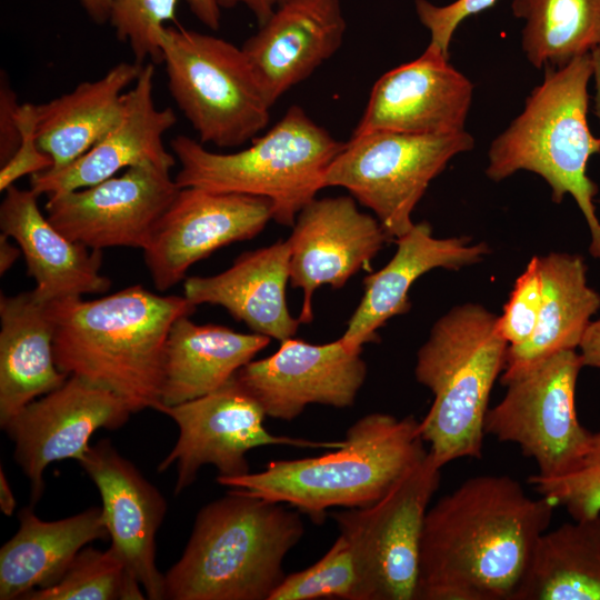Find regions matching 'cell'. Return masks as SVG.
<instances>
[{
	"mask_svg": "<svg viewBox=\"0 0 600 600\" xmlns=\"http://www.w3.org/2000/svg\"><path fill=\"white\" fill-rule=\"evenodd\" d=\"M361 352L341 339L313 344L289 338L273 354L244 364L236 378L267 417L291 421L313 403L351 407L367 376Z\"/></svg>",
	"mask_w": 600,
	"mask_h": 600,
	"instance_id": "cell-16",
	"label": "cell"
},
{
	"mask_svg": "<svg viewBox=\"0 0 600 600\" xmlns=\"http://www.w3.org/2000/svg\"><path fill=\"white\" fill-rule=\"evenodd\" d=\"M179 428L178 440L160 462L158 472L177 466L174 493L179 494L197 478L199 469L212 464L220 478L250 472L247 453L264 446L334 449L342 441H312L270 433L264 427L267 414L260 403L239 382L236 374L220 388L202 397L162 406Z\"/></svg>",
	"mask_w": 600,
	"mask_h": 600,
	"instance_id": "cell-12",
	"label": "cell"
},
{
	"mask_svg": "<svg viewBox=\"0 0 600 600\" xmlns=\"http://www.w3.org/2000/svg\"><path fill=\"white\" fill-rule=\"evenodd\" d=\"M363 600L362 568L354 547L339 534L312 566L288 574L269 600Z\"/></svg>",
	"mask_w": 600,
	"mask_h": 600,
	"instance_id": "cell-33",
	"label": "cell"
},
{
	"mask_svg": "<svg viewBox=\"0 0 600 600\" xmlns=\"http://www.w3.org/2000/svg\"><path fill=\"white\" fill-rule=\"evenodd\" d=\"M191 12L211 30H218L221 22L219 0H187Z\"/></svg>",
	"mask_w": 600,
	"mask_h": 600,
	"instance_id": "cell-41",
	"label": "cell"
},
{
	"mask_svg": "<svg viewBox=\"0 0 600 600\" xmlns=\"http://www.w3.org/2000/svg\"><path fill=\"white\" fill-rule=\"evenodd\" d=\"M379 220L349 196L313 199L297 216L288 238L290 283L303 291L301 323L313 319L312 296L322 284L342 288L389 240Z\"/></svg>",
	"mask_w": 600,
	"mask_h": 600,
	"instance_id": "cell-17",
	"label": "cell"
},
{
	"mask_svg": "<svg viewBox=\"0 0 600 600\" xmlns=\"http://www.w3.org/2000/svg\"><path fill=\"white\" fill-rule=\"evenodd\" d=\"M420 421L374 412L358 419L343 444L321 456L270 461L264 470L218 483L289 504L321 523L333 507L364 508L380 500L427 454Z\"/></svg>",
	"mask_w": 600,
	"mask_h": 600,
	"instance_id": "cell-4",
	"label": "cell"
},
{
	"mask_svg": "<svg viewBox=\"0 0 600 600\" xmlns=\"http://www.w3.org/2000/svg\"><path fill=\"white\" fill-rule=\"evenodd\" d=\"M396 243L391 260L363 279V297L340 338L350 349L362 350L364 343L378 341V329L410 310L409 291L421 276L437 268L473 266L490 253L486 242L470 237H434L427 221L414 223Z\"/></svg>",
	"mask_w": 600,
	"mask_h": 600,
	"instance_id": "cell-22",
	"label": "cell"
},
{
	"mask_svg": "<svg viewBox=\"0 0 600 600\" xmlns=\"http://www.w3.org/2000/svg\"><path fill=\"white\" fill-rule=\"evenodd\" d=\"M528 482L538 494L564 508L573 520L600 514V431L591 434L583 458L571 472L553 479L533 474Z\"/></svg>",
	"mask_w": 600,
	"mask_h": 600,
	"instance_id": "cell-35",
	"label": "cell"
},
{
	"mask_svg": "<svg viewBox=\"0 0 600 600\" xmlns=\"http://www.w3.org/2000/svg\"><path fill=\"white\" fill-rule=\"evenodd\" d=\"M18 518V531L0 549L1 600L22 599L56 584L84 546L109 538L102 507L56 521H44L26 507Z\"/></svg>",
	"mask_w": 600,
	"mask_h": 600,
	"instance_id": "cell-27",
	"label": "cell"
},
{
	"mask_svg": "<svg viewBox=\"0 0 600 600\" xmlns=\"http://www.w3.org/2000/svg\"><path fill=\"white\" fill-rule=\"evenodd\" d=\"M578 348L583 367L600 369V319L588 324Z\"/></svg>",
	"mask_w": 600,
	"mask_h": 600,
	"instance_id": "cell-40",
	"label": "cell"
},
{
	"mask_svg": "<svg viewBox=\"0 0 600 600\" xmlns=\"http://www.w3.org/2000/svg\"><path fill=\"white\" fill-rule=\"evenodd\" d=\"M516 600H600V514L540 537Z\"/></svg>",
	"mask_w": 600,
	"mask_h": 600,
	"instance_id": "cell-30",
	"label": "cell"
},
{
	"mask_svg": "<svg viewBox=\"0 0 600 600\" xmlns=\"http://www.w3.org/2000/svg\"><path fill=\"white\" fill-rule=\"evenodd\" d=\"M161 48L170 94L202 144L239 147L267 127L271 106L242 48L182 27H167Z\"/></svg>",
	"mask_w": 600,
	"mask_h": 600,
	"instance_id": "cell-8",
	"label": "cell"
},
{
	"mask_svg": "<svg viewBox=\"0 0 600 600\" xmlns=\"http://www.w3.org/2000/svg\"><path fill=\"white\" fill-rule=\"evenodd\" d=\"M124 559L107 550L83 548L53 586L34 589L23 600H143L146 594Z\"/></svg>",
	"mask_w": 600,
	"mask_h": 600,
	"instance_id": "cell-32",
	"label": "cell"
},
{
	"mask_svg": "<svg viewBox=\"0 0 600 600\" xmlns=\"http://www.w3.org/2000/svg\"><path fill=\"white\" fill-rule=\"evenodd\" d=\"M21 249L9 241V237L0 236V274L3 276L20 256Z\"/></svg>",
	"mask_w": 600,
	"mask_h": 600,
	"instance_id": "cell-44",
	"label": "cell"
},
{
	"mask_svg": "<svg viewBox=\"0 0 600 600\" xmlns=\"http://www.w3.org/2000/svg\"><path fill=\"white\" fill-rule=\"evenodd\" d=\"M180 163L179 188L263 197L272 220L292 227L298 213L324 187L331 162L344 142L333 138L299 106H291L263 136L234 153H217L183 134L170 141Z\"/></svg>",
	"mask_w": 600,
	"mask_h": 600,
	"instance_id": "cell-7",
	"label": "cell"
},
{
	"mask_svg": "<svg viewBox=\"0 0 600 600\" xmlns=\"http://www.w3.org/2000/svg\"><path fill=\"white\" fill-rule=\"evenodd\" d=\"M498 0H456L437 6L428 0H414V9L421 24L429 31L427 50L449 58L452 37L459 24L468 17L491 8Z\"/></svg>",
	"mask_w": 600,
	"mask_h": 600,
	"instance_id": "cell-37",
	"label": "cell"
},
{
	"mask_svg": "<svg viewBox=\"0 0 600 600\" xmlns=\"http://www.w3.org/2000/svg\"><path fill=\"white\" fill-rule=\"evenodd\" d=\"M272 219L263 197L180 188L143 249L154 287L167 291L216 250L259 234Z\"/></svg>",
	"mask_w": 600,
	"mask_h": 600,
	"instance_id": "cell-15",
	"label": "cell"
},
{
	"mask_svg": "<svg viewBox=\"0 0 600 600\" xmlns=\"http://www.w3.org/2000/svg\"><path fill=\"white\" fill-rule=\"evenodd\" d=\"M80 2L96 23L109 21L112 0H80Z\"/></svg>",
	"mask_w": 600,
	"mask_h": 600,
	"instance_id": "cell-43",
	"label": "cell"
},
{
	"mask_svg": "<svg viewBox=\"0 0 600 600\" xmlns=\"http://www.w3.org/2000/svg\"><path fill=\"white\" fill-rule=\"evenodd\" d=\"M143 64L120 62L100 79L79 83L72 91L37 104V139L61 169L87 152L118 121L123 93Z\"/></svg>",
	"mask_w": 600,
	"mask_h": 600,
	"instance_id": "cell-29",
	"label": "cell"
},
{
	"mask_svg": "<svg viewBox=\"0 0 600 600\" xmlns=\"http://www.w3.org/2000/svg\"><path fill=\"white\" fill-rule=\"evenodd\" d=\"M0 426L69 376L56 364L54 322L31 291L0 296Z\"/></svg>",
	"mask_w": 600,
	"mask_h": 600,
	"instance_id": "cell-25",
	"label": "cell"
},
{
	"mask_svg": "<svg viewBox=\"0 0 600 600\" xmlns=\"http://www.w3.org/2000/svg\"><path fill=\"white\" fill-rule=\"evenodd\" d=\"M554 508L509 476L467 479L427 511L416 600H516Z\"/></svg>",
	"mask_w": 600,
	"mask_h": 600,
	"instance_id": "cell-1",
	"label": "cell"
},
{
	"mask_svg": "<svg viewBox=\"0 0 600 600\" xmlns=\"http://www.w3.org/2000/svg\"><path fill=\"white\" fill-rule=\"evenodd\" d=\"M472 97V82L449 58L426 49L376 81L351 137L372 131L457 133L464 130Z\"/></svg>",
	"mask_w": 600,
	"mask_h": 600,
	"instance_id": "cell-18",
	"label": "cell"
},
{
	"mask_svg": "<svg viewBox=\"0 0 600 600\" xmlns=\"http://www.w3.org/2000/svg\"><path fill=\"white\" fill-rule=\"evenodd\" d=\"M17 94L8 77L1 71L0 77V163L4 164L17 151L20 143L17 112Z\"/></svg>",
	"mask_w": 600,
	"mask_h": 600,
	"instance_id": "cell-39",
	"label": "cell"
},
{
	"mask_svg": "<svg viewBox=\"0 0 600 600\" xmlns=\"http://www.w3.org/2000/svg\"><path fill=\"white\" fill-rule=\"evenodd\" d=\"M524 21L521 48L537 69L567 64L600 47V0H512Z\"/></svg>",
	"mask_w": 600,
	"mask_h": 600,
	"instance_id": "cell-31",
	"label": "cell"
},
{
	"mask_svg": "<svg viewBox=\"0 0 600 600\" xmlns=\"http://www.w3.org/2000/svg\"><path fill=\"white\" fill-rule=\"evenodd\" d=\"M497 319L479 303L457 306L434 322L418 350L416 379L433 396L420 432L441 468L482 456L490 394L509 347Z\"/></svg>",
	"mask_w": 600,
	"mask_h": 600,
	"instance_id": "cell-6",
	"label": "cell"
},
{
	"mask_svg": "<svg viewBox=\"0 0 600 600\" xmlns=\"http://www.w3.org/2000/svg\"><path fill=\"white\" fill-rule=\"evenodd\" d=\"M542 302L536 329L522 344L508 347L501 383L528 372L551 356L576 350L600 309V293L588 284L580 254L550 252L539 257Z\"/></svg>",
	"mask_w": 600,
	"mask_h": 600,
	"instance_id": "cell-26",
	"label": "cell"
},
{
	"mask_svg": "<svg viewBox=\"0 0 600 600\" xmlns=\"http://www.w3.org/2000/svg\"><path fill=\"white\" fill-rule=\"evenodd\" d=\"M48 308L61 372L114 392L132 413L159 410L170 329L196 304L136 284L93 300H56Z\"/></svg>",
	"mask_w": 600,
	"mask_h": 600,
	"instance_id": "cell-2",
	"label": "cell"
},
{
	"mask_svg": "<svg viewBox=\"0 0 600 600\" xmlns=\"http://www.w3.org/2000/svg\"><path fill=\"white\" fill-rule=\"evenodd\" d=\"M153 78L154 63L143 64L132 88L123 93L121 114L116 124L70 164L30 176V189L47 197L78 190L144 162L170 170L177 159L164 148L162 139L176 124L177 116L170 107L159 109L156 106Z\"/></svg>",
	"mask_w": 600,
	"mask_h": 600,
	"instance_id": "cell-20",
	"label": "cell"
},
{
	"mask_svg": "<svg viewBox=\"0 0 600 600\" xmlns=\"http://www.w3.org/2000/svg\"><path fill=\"white\" fill-rule=\"evenodd\" d=\"M38 194L14 184L0 206L1 233L18 243L28 274L36 281L34 296L44 303L103 293L112 284L101 270V250L90 249L60 232L38 206Z\"/></svg>",
	"mask_w": 600,
	"mask_h": 600,
	"instance_id": "cell-23",
	"label": "cell"
},
{
	"mask_svg": "<svg viewBox=\"0 0 600 600\" xmlns=\"http://www.w3.org/2000/svg\"><path fill=\"white\" fill-rule=\"evenodd\" d=\"M289 261L288 241H277L241 253L221 273L187 278L183 296L196 306H221L256 333L281 342L292 338L301 323L286 301Z\"/></svg>",
	"mask_w": 600,
	"mask_h": 600,
	"instance_id": "cell-24",
	"label": "cell"
},
{
	"mask_svg": "<svg viewBox=\"0 0 600 600\" xmlns=\"http://www.w3.org/2000/svg\"><path fill=\"white\" fill-rule=\"evenodd\" d=\"M179 189L169 169L144 162L94 186L48 196L44 209L60 232L90 249L143 250Z\"/></svg>",
	"mask_w": 600,
	"mask_h": 600,
	"instance_id": "cell-13",
	"label": "cell"
},
{
	"mask_svg": "<svg viewBox=\"0 0 600 600\" xmlns=\"http://www.w3.org/2000/svg\"><path fill=\"white\" fill-rule=\"evenodd\" d=\"M131 413L114 392L69 376L1 427L13 441L14 460L30 482L32 506L42 497L43 472L49 464L64 459L79 462L98 429H119Z\"/></svg>",
	"mask_w": 600,
	"mask_h": 600,
	"instance_id": "cell-14",
	"label": "cell"
},
{
	"mask_svg": "<svg viewBox=\"0 0 600 600\" xmlns=\"http://www.w3.org/2000/svg\"><path fill=\"white\" fill-rule=\"evenodd\" d=\"M239 3L247 6L256 17L258 24H263L274 12L277 0H219L221 8H232Z\"/></svg>",
	"mask_w": 600,
	"mask_h": 600,
	"instance_id": "cell-42",
	"label": "cell"
},
{
	"mask_svg": "<svg viewBox=\"0 0 600 600\" xmlns=\"http://www.w3.org/2000/svg\"><path fill=\"white\" fill-rule=\"evenodd\" d=\"M583 367L576 350L560 351L504 386L503 398L489 408L484 432L517 444L534 460L542 479L571 472L591 439L576 410V387Z\"/></svg>",
	"mask_w": 600,
	"mask_h": 600,
	"instance_id": "cell-10",
	"label": "cell"
},
{
	"mask_svg": "<svg viewBox=\"0 0 600 600\" xmlns=\"http://www.w3.org/2000/svg\"><path fill=\"white\" fill-rule=\"evenodd\" d=\"M466 130L449 134L372 131L351 137L331 162L324 187H341L373 211L390 239L411 230L412 212L430 182L471 150Z\"/></svg>",
	"mask_w": 600,
	"mask_h": 600,
	"instance_id": "cell-9",
	"label": "cell"
},
{
	"mask_svg": "<svg viewBox=\"0 0 600 600\" xmlns=\"http://www.w3.org/2000/svg\"><path fill=\"white\" fill-rule=\"evenodd\" d=\"M17 507V501L12 489L9 484L7 476L1 467L0 469V509L3 514L10 517L12 516Z\"/></svg>",
	"mask_w": 600,
	"mask_h": 600,
	"instance_id": "cell-45",
	"label": "cell"
},
{
	"mask_svg": "<svg viewBox=\"0 0 600 600\" xmlns=\"http://www.w3.org/2000/svg\"><path fill=\"white\" fill-rule=\"evenodd\" d=\"M270 339L256 332H236L224 326L197 324L190 316L180 317L167 339L160 408L220 388L253 360Z\"/></svg>",
	"mask_w": 600,
	"mask_h": 600,
	"instance_id": "cell-28",
	"label": "cell"
},
{
	"mask_svg": "<svg viewBox=\"0 0 600 600\" xmlns=\"http://www.w3.org/2000/svg\"><path fill=\"white\" fill-rule=\"evenodd\" d=\"M592 77L591 53L562 67H547L521 113L491 142L486 174L499 182L526 170L547 182L553 202L570 194L590 231L589 252L600 261L598 186L587 172L589 159L600 153V137L592 134L587 117Z\"/></svg>",
	"mask_w": 600,
	"mask_h": 600,
	"instance_id": "cell-5",
	"label": "cell"
},
{
	"mask_svg": "<svg viewBox=\"0 0 600 600\" xmlns=\"http://www.w3.org/2000/svg\"><path fill=\"white\" fill-rule=\"evenodd\" d=\"M179 0H112L109 21L119 41L128 42L140 64L162 62V36L176 21Z\"/></svg>",
	"mask_w": 600,
	"mask_h": 600,
	"instance_id": "cell-34",
	"label": "cell"
},
{
	"mask_svg": "<svg viewBox=\"0 0 600 600\" xmlns=\"http://www.w3.org/2000/svg\"><path fill=\"white\" fill-rule=\"evenodd\" d=\"M340 0H284L241 47L272 107L341 47Z\"/></svg>",
	"mask_w": 600,
	"mask_h": 600,
	"instance_id": "cell-21",
	"label": "cell"
},
{
	"mask_svg": "<svg viewBox=\"0 0 600 600\" xmlns=\"http://www.w3.org/2000/svg\"><path fill=\"white\" fill-rule=\"evenodd\" d=\"M440 470L427 452L373 504L332 513L359 557L363 600H416L423 522Z\"/></svg>",
	"mask_w": 600,
	"mask_h": 600,
	"instance_id": "cell-11",
	"label": "cell"
},
{
	"mask_svg": "<svg viewBox=\"0 0 600 600\" xmlns=\"http://www.w3.org/2000/svg\"><path fill=\"white\" fill-rule=\"evenodd\" d=\"M277 1H278V4H279V3L283 2L284 0H277Z\"/></svg>",
	"mask_w": 600,
	"mask_h": 600,
	"instance_id": "cell-47",
	"label": "cell"
},
{
	"mask_svg": "<svg viewBox=\"0 0 600 600\" xmlns=\"http://www.w3.org/2000/svg\"><path fill=\"white\" fill-rule=\"evenodd\" d=\"M542 302L539 257L528 262L517 278L502 314L497 319L499 333L509 347L524 343L533 333Z\"/></svg>",
	"mask_w": 600,
	"mask_h": 600,
	"instance_id": "cell-36",
	"label": "cell"
},
{
	"mask_svg": "<svg viewBox=\"0 0 600 600\" xmlns=\"http://www.w3.org/2000/svg\"><path fill=\"white\" fill-rule=\"evenodd\" d=\"M79 463L101 496L111 547L124 559L148 599H164L156 537L166 516V499L107 439L90 446Z\"/></svg>",
	"mask_w": 600,
	"mask_h": 600,
	"instance_id": "cell-19",
	"label": "cell"
},
{
	"mask_svg": "<svg viewBox=\"0 0 600 600\" xmlns=\"http://www.w3.org/2000/svg\"><path fill=\"white\" fill-rule=\"evenodd\" d=\"M303 533L300 513L284 503L229 490L199 510L182 556L164 574V599L269 600Z\"/></svg>",
	"mask_w": 600,
	"mask_h": 600,
	"instance_id": "cell-3",
	"label": "cell"
},
{
	"mask_svg": "<svg viewBox=\"0 0 600 600\" xmlns=\"http://www.w3.org/2000/svg\"><path fill=\"white\" fill-rule=\"evenodd\" d=\"M593 62V80H594V96H593V113L600 122V47L591 52Z\"/></svg>",
	"mask_w": 600,
	"mask_h": 600,
	"instance_id": "cell-46",
	"label": "cell"
},
{
	"mask_svg": "<svg viewBox=\"0 0 600 600\" xmlns=\"http://www.w3.org/2000/svg\"><path fill=\"white\" fill-rule=\"evenodd\" d=\"M20 143L13 156L1 166L0 190L9 187L24 176H32L53 167L52 158L39 146L37 139V104L22 103L17 112Z\"/></svg>",
	"mask_w": 600,
	"mask_h": 600,
	"instance_id": "cell-38",
	"label": "cell"
}]
</instances>
